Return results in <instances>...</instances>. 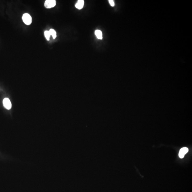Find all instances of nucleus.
Here are the masks:
<instances>
[{
    "instance_id": "f257e3e1",
    "label": "nucleus",
    "mask_w": 192,
    "mask_h": 192,
    "mask_svg": "<svg viewBox=\"0 0 192 192\" xmlns=\"http://www.w3.org/2000/svg\"><path fill=\"white\" fill-rule=\"evenodd\" d=\"M23 21L25 24L30 25L32 23V17L28 13H25L22 17Z\"/></svg>"
},
{
    "instance_id": "f03ea898",
    "label": "nucleus",
    "mask_w": 192,
    "mask_h": 192,
    "mask_svg": "<svg viewBox=\"0 0 192 192\" xmlns=\"http://www.w3.org/2000/svg\"><path fill=\"white\" fill-rule=\"evenodd\" d=\"M44 5L47 8L54 7L56 5V1L55 0H46L45 3Z\"/></svg>"
},
{
    "instance_id": "7ed1b4c3",
    "label": "nucleus",
    "mask_w": 192,
    "mask_h": 192,
    "mask_svg": "<svg viewBox=\"0 0 192 192\" xmlns=\"http://www.w3.org/2000/svg\"><path fill=\"white\" fill-rule=\"evenodd\" d=\"M3 106L8 110H10L12 108V104L8 98H5L3 100Z\"/></svg>"
},
{
    "instance_id": "20e7f679",
    "label": "nucleus",
    "mask_w": 192,
    "mask_h": 192,
    "mask_svg": "<svg viewBox=\"0 0 192 192\" xmlns=\"http://www.w3.org/2000/svg\"><path fill=\"white\" fill-rule=\"evenodd\" d=\"M188 149L186 147H184L181 149L179 151V157L180 158H183L185 155L188 153Z\"/></svg>"
},
{
    "instance_id": "39448f33",
    "label": "nucleus",
    "mask_w": 192,
    "mask_h": 192,
    "mask_svg": "<svg viewBox=\"0 0 192 192\" xmlns=\"http://www.w3.org/2000/svg\"><path fill=\"white\" fill-rule=\"evenodd\" d=\"M84 3L83 0H79L75 4V7L78 9H81L83 7Z\"/></svg>"
},
{
    "instance_id": "423d86ee",
    "label": "nucleus",
    "mask_w": 192,
    "mask_h": 192,
    "mask_svg": "<svg viewBox=\"0 0 192 192\" xmlns=\"http://www.w3.org/2000/svg\"><path fill=\"white\" fill-rule=\"evenodd\" d=\"M95 35L99 39L102 40V33L101 31L100 30H96L95 32Z\"/></svg>"
},
{
    "instance_id": "0eeeda50",
    "label": "nucleus",
    "mask_w": 192,
    "mask_h": 192,
    "mask_svg": "<svg viewBox=\"0 0 192 192\" xmlns=\"http://www.w3.org/2000/svg\"><path fill=\"white\" fill-rule=\"evenodd\" d=\"M49 33L52 36L53 39H55L57 36L56 33L54 30L53 29H51L49 31Z\"/></svg>"
},
{
    "instance_id": "6e6552de",
    "label": "nucleus",
    "mask_w": 192,
    "mask_h": 192,
    "mask_svg": "<svg viewBox=\"0 0 192 192\" xmlns=\"http://www.w3.org/2000/svg\"><path fill=\"white\" fill-rule=\"evenodd\" d=\"M44 34L47 40H48V41L49 40V38H50V36H51V34H50V33H49V31H45Z\"/></svg>"
},
{
    "instance_id": "1a4fd4ad",
    "label": "nucleus",
    "mask_w": 192,
    "mask_h": 192,
    "mask_svg": "<svg viewBox=\"0 0 192 192\" xmlns=\"http://www.w3.org/2000/svg\"><path fill=\"white\" fill-rule=\"evenodd\" d=\"M109 2L111 6H112V7H114V3L113 0H109Z\"/></svg>"
}]
</instances>
